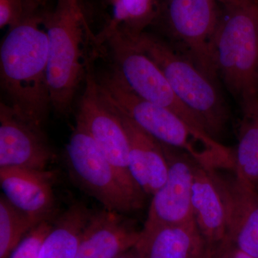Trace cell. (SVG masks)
Listing matches in <instances>:
<instances>
[{"label":"cell","instance_id":"8fae6325","mask_svg":"<svg viewBox=\"0 0 258 258\" xmlns=\"http://www.w3.org/2000/svg\"><path fill=\"white\" fill-rule=\"evenodd\" d=\"M55 157L41 127L32 124L1 101L0 167L47 170Z\"/></svg>","mask_w":258,"mask_h":258},{"label":"cell","instance_id":"7402d4cb","mask_svg":"<svg viewBox=\"0 0 258 258\" xmlns=\"http://www.w3.org/2000/svg\"><path fill=\"white\" fill-rule=\"evenodd\" d=\"M55 220H45L34 227L19 242L8 258H38L42 244L53 227Z\"/></svg>","mask_w":258,"mask_h":258},{"label":"cell","instance_id":"3957f363","mask_svg":"<svg viewBox=\"0 0 258 258\" xmlns=\"http://www.w3.org/2000/svg\"><path fill=\"white\" fill-rule=\"evenodd\" d=\"M221 5L214 39L215 66L242 110L258 102V0Z\"/></svg>","mask_w":258,"mask_h":258},{"label":"cell","instance_id":"e0dca14e","mask_svg":"<svg viewBox=\"0 0 258 258\" xmlns=\"http://www.w3.org/2000/svg\"><path fill=\"white\" fill-rule=\"evenodd\" d=\"M137 246L144 258H204L207 250L195 220L179 225H144Z\"/></svg>","mask_w":258,"mask_h":258},{"label":"cell","instance_id":"cb8c5ba5","mask_svg":"<svg viewBox=\"0 0 258 258\" xmlns=\"http://www.w3.org/2000/svg\"><path fill=\"white\" fill-rule=\"evenodd\" d=\"M116 258H144V257L137 244H136L133 247L125 251L124 252L120 254Z\"/></svg>","mask_w":258,"mask_h":258},{"label":"cell","instance_id":"484cf974","mask_svg":"<svg viewBox=\"0 0 258 258\" xmlns=\"http://www.w3.org/2000/svg\"><path fill=\"white\" fill-rule=\"evenodd\" d=\"M228 245V243L226 244L225 247L219 252L217 258H232L230 253V251H229Z\"/></svg>","mask_w":258,"mask_h":258},{"label":"cell","instance_id":"7a4b0ae2","mask_svg":"<svg viewBox=\"0 0 258 258\" xmlns=\"http://www.w3.org/2000/svg\"><path fill=\"white\" fill-rule=\"evenodd\" d=\"M42 24L48 40L47 79L51 104L56 114H69L76 93L100 52H89L97 42L80 0H55L44 5Z\"/></svg>","mask_w":258,"mask_h":258},{"label":"cell","instance_id":"30bf717a","mask_svg":"<svg viewBox=\"0 0 258 258\" xmlns=\"http://www.w3.org/2000/svg\"><path fill=\"white\" fill-rule=\"evenodd\" d=\"M169 171L152 196L144 225H179L193 221L191 196L197 161L179 149L163 144Z\"/></svg>","mask_w":258,"mask_h":258},{"label":"cell","instance_id":"d4e9b609","mask_svg":"<svg viewBox=\"0 0 258 258\" xmlns=\"http://www.w3.org/2000/svg\"><path fill=\"white\" fill-rule=\"evenodd\" d=\"M228 247L229 251H230V253L232 258H253L248 255V254L244 253L243 252L239 250L238 249L235 248V247L231 245L230 244H229Z\"/></svg>","mask_w":258,"mask_h":258},{"label":"cell","instance_id":"83f0119b","mask_svg":"<svg viewBox=\"0 0 258 258\" xmlns=\"http://www.w3.org/2000/svg\"><path fill=\"white\" fill-rule=\"evenodd\" d=\"M217 1L220 4H223V3H228V2L232 1V0H217Z\"/></svg>","mask_w":258,"mask_h":258},{"label":"cell","instance_id":"603a6c76","mask_svg":"<svg viewBox=\"0 0 258 258\" xmlns=\"http://www.w3.org/2000/svg\"><path fill=\"white\" fill-rule=\"evenodd\" d=\"M44 0H0V28L18 25Z\"/></svg>","mask_w":258,"mask_h":258},{"label":"cell","instance_id":"6da1fadb","mask_svg":"<svg viewBox=\"0 0 258 258\" xmlns=\"http://www.w3.org/2000/svg\"><path fill=\"white\" fill-rule=\"evenodd\" d=\"M44 5L10 28L0 47L3 103L41 128L52 108L47 79L48 40L42 24Z\"/></svg>","mask_w":258,"mask_h":258},{"label":"cell","instance_id":"52a82bcc","mask_svg":"<svg viewBox=\"0 0 258 258\" xmlns=\"http://www.w3.org/2000/svg\"><path fill=\"white\" fill-rule=\"evenodd\" d=\"M217 0H156L153 24L173 48L217 81L214 39L220 7Z\"/></svg>","mask_w":258,"mask_h":258},{"label":"cell","instance_id":"ac0fdd59","mask_svg":"<svg viewBox=\"0 0 258 258\" xmlns=\"http://www.w3.org/2000/svg\"><path fill=\"white\" fill-rule=\"evenodd\" d=\"M93 210L83 202L71 204L54 221L38 258H75Z\"/></svg>","mask_w":258,"mask_h":258},{"label":"cell","instance_id":"9c48e42d","mask_svg":"<svg viewBox=\"0 0 258 258\" xmlns=\"http://www.w3.org/2000/svg\"><path fill=\"white\" fill-rule=\"evenodd\" d=\"M95 62L90 66L77 118L118 172L123 184L137 198L145 193L134 181L128 166V142L118 113L105 100L95 76Z\"/></svg>","mask_w":258,"mask_h":258},{"label":"cell","instance_id":"7c38bea8","mask_svg":"<svg viewBox=\"0 0 258 258\" xmlns=\"http://www.w3.org/2000/svg\"><path fill=\"white\" fill-rule=\"evenodd\" d=\"M55 171L0 167L3 195L37 223L57 217L53 184Z\"/></svg>","mask_w":258,"mask_h":258},{"label":"cell","instance_id":"ba28073f","mask_svg":"<svg viewBox=\"0 0 258 258\" xmlns=\"http://www.w3.org/2000/svg\"><path fill=\"white\" fill-rule=\"evenodd\" d=\"M66 161L73 181L107 211L124 215L143 208L144 200L129 191L111 163L78 120L66 145Z\"/></svg>","mask_w":258,"mask_h":258},{"label":"cell","instance_id":"4fadbf2b","mask_svg":"<svg viewBox=\"0 0 258 258\" xmlns=\"http://www.w3.org/2000/svg\"><path fill=\"white\" fill-rule=\"evenodd\" d=\"M215 175L225 200L227 212V242L258 258V191L235 176Z\"/></svg>","mask_w":258,"mask_h":258},{"label":"cell","instance_id":"44dd1931","mask_svg":"<svg viewBox=\"0 0 258 258\" xmlns=\"http://www.w3.org/2000/svg\"><path fill=\"white\" fill-rule=\"evenodd\" d=\"M39 224L13 206L4 195H1L0 258L9 257L12 251L18 245L19 242Z\"/></svg>","mask_w":258,"mask_h":258},{"label":"cell","instance_id":"d6986e66","mask_svg":"<svg viewBox=\"0 0 258 258\" xmlns=\"http://www.w3.org/2000/svg\"><path fill=\"white\" fill-rule=\"evenodd\" d=\"M241 111L233 171L237 179L257 189L258 102Z\"/></svg>","mask_w":258,"mask_h":258},{"label":"cell","instance_id":"277c9868","mask_svg":"<svg viewBox=\"0 0 258 258\" xmlns=\"http://www.w3.org/2000/svg\"><path fill=\"white\" fill-rule=\"evenodd\" d=\"M105 45L113 68L131 89L144 99L174 112L193 131L204 149L223 154L228 147L212 138L196 115L190 111L171 88L156 62L141 50L131 37L115 28L106 27L97 35Z\"/></svg>","mask_w":258,"mask_h":258},{"label":"cell","instance_id":"8992f818","mask_svg":"<svg viewBox=\"0 0 258 258\" xmlns=\"http://www.w3.org/2000/svg\"><path fill=\"white\" fill-rule=\"evenodd\" d=\"M95 76L100 92L106 101L128 115L146 132L161 143L186 152L201 165L219 169L220 164L213 154L195 147L196 136L184 120L170 110L151 103L134 92L113 66L101 74L95 73Z\"/></svg>","mask_w":258,"mask_h":258},{"label":"cell","instance_id":"ffe728a7","mask_svg":"<svg viewBox=\"0 0 258 258\" xmlns=\"http://www.w3.org/2000/svg\"><path fill=\"white\" fill-rule=\"evenodd\" d=\"M113 18L107 25L130 37L145 31L156 16V0H108Z\"/></svg>","mask_w":258,"mask_h":258},{"label":"cell","instance_id":"2e32d148","mask_svg":"<svg viewBox=\"0 0 258 258\" xmlns=\"http://www.w3.org/2000/svg\"><path fill=\"white\" fill-rule=\"evenodd\" d=\"M111 106L120 117L128 138L131 174L145 195L153 196L165 182L169 171L164 146L128 115Z\"/></svg>","mask_w":258,"mask_h":258},{"label":"cell","instance_id":"5b68a950","mask_svg":"<svg viewBox=\"0 0 258 258\" xmlns=\"http://www.w3.org/2000/svg\"><path fill=\"white\" fill-rule=\"evenodd\" d=\"M128 37L159 66L180 101L196 115L207 133L218 141L227 126L229 112L217 81L161 37L145 31Z\"/></svg>","mask_w":258,"mask_h":258},{"label":"cell","instance_id":"4316f807","mask_svg":"<svg viewBox=\"0 0 258 258\" xmlns=\"http://www.w3.org/2000/svg\"><path fill=\"white\" fill-rule=\"evenodd\" d=\"M218 253L216 252H213V251L206 250V253H205L204 258H217Z\"/></svg>","mask_w":258,"mask_h":258},{"label":"cell","instance_id":"9a60e30c","mask_svg":"<svg viewBox=\"0 0 258 258\" xmlns=\"http://www.w3.org/2000/svg\"><path fill=\"white\" fill-rule=\"evenodd\" d=\"M140 235L123 214L104 209L93 211L75 258H116L135 246Z\"/></svg>","mask_w":258,"mask_h":258},{"label":"cell","instance_id":"5bb4252c","mask_svg":"<svg viewBox=\"0 0 258 258\" xmlns=\"http://www.w3.org/2000/svg\"><path fill=\"white\" fill-rule=\"evenodd\" d=\"M215 170L195 164L191 206L207 249L218 252L227 243V212Z\"/></svg>","mask_w":258,"mask_h":258}]
</instances>
